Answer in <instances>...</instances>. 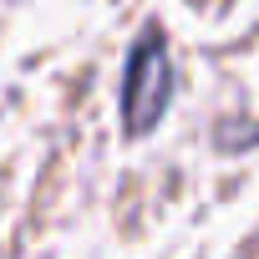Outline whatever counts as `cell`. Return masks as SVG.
I'll use <instances>...</instances> for the list:
<instances>
[{
  "instance_id": "obj_1",
  "label": "cell",
  "mask_w": 259,
  "mask_h": 259,
  "mask_svg": "<svg viewBox=\"0 0 259 259\" xmlns=\"http://www.w3.org/2000/svg\"><path fill=\"white\" fill-rule=\"evenodd\" d=\"M173 102V56H168V41L158 26H148L133 46V61H127V81H122V122L127 133L143 138L163 122Z\"/></svg>"
}]
</instances>
